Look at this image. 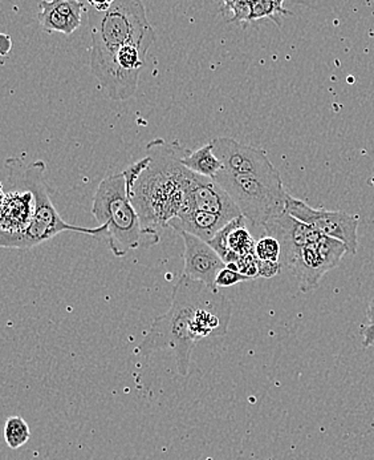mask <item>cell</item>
I'll return each instance as SVG.
<instances>
[{"label":"cell","instance_id":"obj_1","mask_svg":"<svg viewBox=\"0 0 374 460\" xmlns=\"http://www.w3.org/2000/svg\"><path fill=\"white\" fill-rule=\"evenodd\" d=\"M232 316V304L219 291L181 275L169 310L154 319L137 351L145 357L175 351L178 372L185 377L195 345L203 338L226 335Z\"/></svg>","mask_w":374,"mask_h":460},{"label":"cell","instance_id":"obj_2","mask_svg":"<svg viewBox=\"0 0 374 460\" xmlns=\"http://www.w3.org/2000/svg\"><path fill=\"white\" fill-rule=\"evenodd\" d=\"M189 152L178 142L156 139L146 145L150 162L126 188L143 228H167L170 220L189 210L186 186L191 170L183 164Z\"/></svg>","mask_w":374,"mask_h":460},{"label":"cell","instance_id":"obj_3","mask_svg":"<svg viewBox=\"0 0 374 460\" xmlns=\"http://www.w3.org/2000/svg\"><path fill=\"white\" fill-rule=\"evenodd\" d=\"M4 168L8 170L10 185L24 186L34 193L35 199H37V210H35L34 218L28 228L23 233L0 240L2 248L28 251V249L50 241L51 238L64 232L81 233V234L92 235V237L102 240L105 232L104 226H99L97 228H83V226H72L62 220L58 209L53 205L50 196V188L45 183V161L37 160V161L26 165L18 157H10L5 160Z\"/></svg>","mask_w":374,"mask_h":460},{"label":"cell","instance_id":"obj_4","mask_svg":"<svg viewBox=\"0 0 374 460\" xmlns=\"http://www.w3.org/2000/svg\"><path fill=\"white\" fill-rule=\"evenodd\" d=\"M92 215L105 226V240L116 257H124L134 249H149L161 241L159 230L143 228L134 205L126 192L124 173L102 178L94 194Z\"/></svg>","mask_w":374,"mask_h":460},{"label":"cell","instance_id":"obj_5","mask_svg":"<svg viewBox=\"0 0 374 460\" xmlns=\"http://www.w3.org/2000/svg\"><path fill=\"white\" fill-rule=\"evenodd\" d=\"M214 180L230 194L246 220L260 229V234L267 224L286 212L289 193L280 175H237L222 169Z\"/></svg>","mask_w":374,"mask_h":460},{"label":"cell","instance_id":"obj_6","mask_svg":"<svg viewBox=\"0 0 374 460\" xmlns=\"http://www.w3.org/2000/svg\"><path fill=\"white\" fill-rule=\"evenodd\" d=\"M156 42V35L130 43L116 51H91V70L110 99L123 102L134 94L146 53Z\"/></svg>","mask_w":374,"mask_h":460},{"label":"cell","instance_id":"obj_7","mask_svg":"<svg viewBox=\"0 0 374 460\" xmlns=\"http://www.w3.org/2000/svg\"><path fill=\"white\" fill-rule=\"evenodd\" d=\"M156 35L142 0H115L92 29L91 51H116Z\"/></svg>","mask_w":374,"mask_h":460},{"label":"cell","instance_id":"obj_8","mask_svg":"<svg viewBox=\"0 0 374 460\" xmlns=\"http://www.w3.org/2000/svg\"><path fill=\"white\" fill-rule=\"evenodd\" d=\"M346 253V243L320 233L303 245L283 251L281 264L294 273L300 291L308 293L319 286L325 273L340 264Z\"/></svg>","mask_w":374,"mask_h":460},{"label":"cell","instance_id":"obj_9","mask_svg":"<svg viewBox=\"0 0 374 460\" xmlns=\"http://www.w3.org/2000/svg\"><path fill=\"white\" fill-rule=\"evenodd\" d=\"M286 210L312 228L346 243L348 253L356 254L359 248V218L341 210L314 209L307 202L287 194Z\"/></svg>","mask_w":374,"mask_h":460},{"label":"cell","instance_id":"obj_10","mask_svg":"<svg viewBox=\"0 0 374 460\" xmlns=\"http://www.w3.org/2000/svg\"><path fill=\"white\" fill-rule=\"evenodd\" d=\"M213 142L214 153L221 160L224 170L237 175H279L262 148L251 147L229 137H218Z\"/></svg>","mask_w":374,"mask_h":460},{"label":"cell","instance_id":"obj_11","mask_svg":"<svg viewBox=\"0 0 374 460\" xmlns=\"http://www.w3.org/2000/svg\"><path fill=\"white\" fill-rule=\"evenodd\" d=\"M186 193L189 210L214 213L227 221L242 216L230 194L214 178L198 175L191 170L187 181Z\"/></svg>","mask_w":374,"mask_h":460},{"label":"cell","instance_id":"obj_12","mask_svg":"<svg viewBox=\"0 0 374 460\" xmlns=\"http://www.w3.org/2000/svg\"><path fill=\"white\" fill-rule=\"evenodd\" d=\"M178 234L183 237L185 243V251H183L185 267L183 275L191 280L200 281L208 288L218 292L219 289L215 285L216 275L226 267L222 257L216 253L210 243L200 240L197 235L186 232H180Z\"/></svg>","mask_w":374,"mask_h":460},{"label":"cell","instance_id":"obj_13","mask_svg":"<svg viewBox=\"0 0 374 460\" xmlns=\"http://www.w3.org/2000/svg\"><path fill=\"white\" fill-rule=\"evenodd\" d=\"M10 191L3 189L2 218H0V240L20 234L28 228L37 210V199L24 186L10 185Z\"/></svg>","mask_w":374,"mask_h":460},{"label":"cell","instance_id":"obj_14","mask_svg":"<svg viewBox=\"0 0 374 460\" xmlns=\"http://www.w3.org/2000/svg\"><path fill=\"white\" fill-rule=\"evenodd\" d=\"M208 243L215 249L224 264L230 265L237 264L240 257L254 254L256 240L248 228L245 216H240L219 230Z\"/></svg>","mask_w":374,"mask_h":460},{"label":"cell","instance_id":"obj_15","mask_svg":"<svg viewBox=\"0 0 374 460\" xmlns=\"http://www.w3.org/2000/svg\"><path fill=\"white\" fill-rule=\"evenodd\" d=\"M83 11L78 0H42L37 19L43 31L70 35L80 27Z\"/></svg>","mask_w":374,"mask_h":460},{"label":"cell","instance_id":"obj_16","mask_svg":"<svg viewBox=\"0 0 374 460\" xmlns=\"http://www.w3.org/2000/svg\"><path fill=\"white\" fill-rule=\"evenodd\" d=\"M229 223L232 221H227L226 218L214 215V213L192 209L170 220L167 228H172L177 233H190L206 242H210L215 237L216 233L224 229Z\"/></svg>","mask_w":374,"mask_h":460},{"label":"cell","instance_id":"obj_17","mask_svg":"<svg viewBox=\"0 0 374 460\" xmlns=\"http://www.w3.org/2000/svg\"><path fill=\"white\" fill-rule=\"evenodd\" d=\"M254 253L259 264V277H275L281 272V243L275 235L263 232L256 238Z\"/></svg>","mask_w":374,"mask_h":460},{"label":"cell","instance_id":"obj_18","mask_svg":"<svg viewBox=\"0 0 374 460\" xmlns=\"http://www.w3.org/2000/svg\"><path fill=\"white\" fill-rule=\"evenodd\" d=\"M183 164L198 175L206 177L215 178L216 175L224 169L221 160L214 153V142L211 140L207 144L202 145L199 150L186 154L183 159Z\"/></svg>","mask_w":374,"mask_h":460},{"label":"cell","instance_id":"obj_19","mask_svg":"<svg viewBox=\"0 0 374 460\" xmlns=\"http://www.w3.org/2000/svg\"><path fill=\"white\" fill-rule=\"evenodd\" d=\"M283 4L284 0H252L248 4L246 24L260 19H271L278 26H281V16L291 15Z\"/></svg>","mask_w":374,"mask_h":460},{"label":"cell","instance_id":"obj_20","mask_svg":"<svg viewBox=\"0 0 374 460\" xmlns=\"http://www.w3.org/2000/svg\"><path fill=\"white\" fill-rule=\"evenodd\" d=\"M31 438V430L28 424L20 416H11L4 426V439L8 448L16 450L26 445Z\"/></svg>","mask_w":374,"mask_h":460},{"label":"cell","instance_id":"obj_21","mask_svg":"<svg viewBox=\"0 0 374 460\" xmlns=\"http://www.w3.org/2000/svg\"><path fill=\"white\" fill-rule=\"evenodd\" d=\"M252 0H224V12L227 21L245 24L248 19V8Z\"/></svg>","mask_w":374,"mask_h":460},{"label":"cell","instance_id":"obj_22","mask_svg":"<svg viewBox=\"0 0 374 460\" xmlns=\"http://www.w3.org/2000/svg\"><path fill=\"white\" fill-rule=\"evenodd\" d=\"M248 275H243L238 270V267L234 264L226 265L224 269L216 275L215 285L216 288H230V286L238 285L240 283H246V281H251Z\"/></svg>","mask_w":374,"mask_h":460},{"label":"cell","instance_id":"obj_23","mask_svg":"<svg viewBox=\"0 0 374 460\" xmlns=\"http://www.w3.org/2000/svg\"><path fill=\"white\" fill-rule=\"evenodd\" d=\"M89 4L97 11V12H107L110 7H112L115 0H88Z\"/></svg>","mask_w":374,"mask_h":460},{"label":"cell","instance_id":"obj_24","mask_svg":"<svg viewBox=\"0 0 374 460\" xmlns=\"http://www.w3.org/2000/svg\"><path fill=\"white\" fill-rule=\"evenodd\" d=\"M0 37H2V40H0L2 42V45H0V55L5 58L11 51V47H12V42H11L10 37H7V35L3 34Z\"/></svg>","mask_w":374,"mask_h":460},{"label":"cell","instance_id":"obj_25","mask_svg":"<svg viewBox=\"0 0 374 460\" xmlns=\"http://www.w3.org/2000/svg\"><path fill=\"white\" fill-rule=\"evenodd\" d=\"M370 348H374V340H373V342H372V346H370Z\"/></svg>","mask_w":374,"mask_h":460}]
</instances>
